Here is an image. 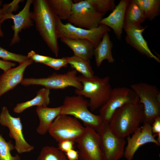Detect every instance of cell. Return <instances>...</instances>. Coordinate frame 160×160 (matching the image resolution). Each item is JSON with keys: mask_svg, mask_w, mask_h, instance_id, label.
Listing matches in <instances>:
<instances>
[{"mask_svg": "<svg viewBox=\"0 0 160 160\" xmlns=\"http://www.w3.org/2000/svg\"><path fill=\"white\" fill-rule=\"evenodd\" d=\"M32 19L37 30L48 47L57 57L59 52L56 26L58 16L48 0H33Z\"/></svg>", "mask_w": 160, "mask_h": 160, "instance_id": "cell-1", "label": "cell"}, {"mask_svg": "<svg viewBox=\"0 0 160 160\" xmlns=\"http://www.w3.org/2000/svg\"><path fill=\"white\" fill-rule=\"evenodd\" d=\"M143 121V106L139 101L127 103L117 109L109 124L116 135L124 138L132 134Z\"/></svg>", "mask_w": 160, "mask_h": 160, "instance_id": "cell-2", "label": "cell"}, {"mask_svg": "<svg viewBox=\"0 0 160 160\" xmlns=\"http://www.w3.org/2000/svg\"><path fill=\"white\" fill-rule=\"evenodd\" d=\"M78 78L83 87L81 89H75V92L89 99V105L92 111L101 107L107 101L112 89L109 76L101 78L94 76L87 78L81 75Z\"/></svg>", "mask_w": 160, "mask_h": 160, "instance_id": "cell-3", "label": "cell"}, {"mask_svg": "<svg viewBox=\"0 0 160 160\" xmlns=\"http://www.w3.org/2000/svg\"><path fill=\"white\" fill-rule=\"evenodd\" d=\"M61 107L60 114L73 116L82 121L85 126L96 131L104 122L100 115H95L89 110V102L83 96H66Z\"/></svg>", "mask_w": 160, "mask_h": 160, "instance_id": "cell-4", "label": "cell"}, {"mask_svg": "<svg viewBox=\"0 0 160 160\" xmlns=\"http://www.w3.org/2000/svg\"><path fill=\"white\" fill-rule=\"evenodd\" d=\"M131 88L136 93L143 106V123L151 125L160 116V92L156 87L141 82L132 84Z\"/></svg>", "mask_w": 160, "mask_h": 160, "instance_id": "cell-5", "label": "cell"}, {"mask_svg": "<svg viewBox=\"0 0 160 160\" xmlns=\"http://www.w3.org/2000/svg\"><path fill=\"white\" fill-rule=\"evenodd\" d=\"M96 132L100 137L102 160H119L124 156L125 139L116 135L109 124L104 122Z\"/></svg>", "mask_w": 160, "mask_h": 160, "instance_id": "cell-6", "label": "cell"}, {"mask_svg": "<svg viewBox=\"0 0 160 160\" xmlns=\"http://www.w3.org/2000/svg\"><path fill=\"white\" fill-rule=\"evenodd\" d=\"M85 127L77 119L60 114L54 120L48 132L58 143L63 140H76L84 132Z\"/></svg>", "mask_w": 160, "mask_h": 160, "instance_id": "cell-7", "label": "cell"}, {"mask_svg": "<svg viewBox=\"0 0 160 160\" xmlns=\"http://www.w3.org/2000/svg\"><path fill=\"white\" fill-rule=\"evenodd\" d=\"M77 75V71L73 69L63 74L54 73L46 78H24L21 83L25 86L41 85L50 90L63 89L70 87L81 89L83 85Z\"/></svg>", "mask_w": 160, "mask_h": 160, "instance_id": "cell-8", "label": "cell"}, {"mask_svg": "<svg viewBox=\"0 0 160 160\" xmlns=\"http://www.w3.org/2000/svg\"><path fill=\"white\" fill-rule=\"evenodd\" d=\"M139 101L135 92L131 88L119 87L112 89L109 97L99 111L103 122L109 124L115 111L127 103Z\"/></svg>", "mask_w": 160, "mask_h": 160, "instance_id": "cell-9", "label": "cell"}, {"mask_svg": "<svg viewBox=\"0 0 160 160\" xmlns=\"http://www.w3.org/2000/svg\"><path fill=\"white\" fill-rule=\"evenodd\" d=\"M104 14L97 12L88 0L73 3L68 21L78 28L90 29L97 27Z\"/></svg>", "mask_w": 160, "mask_h": 160, "instance_id": "cell-10", "label": "cell"}, {"mask_svg": "<svg viewBox=\"0 0 160 160\" xmlns=\"http://www.w3.org/2000/svg\"><path fill=\"white\" fill-rule=\"evenodd\" d=\"M0 124L9 129V136L15 140L14 149L18 154L29 152L34 149V146L28 143L24 137L20 117L12 116L5 106L2 108L0 114Z\"/></svg>", "mask_w": 160, "mask_h": 160, "instance_id": "cell-11", "label": "cell"}, {"mask_svg": "<svg viewBox=\"0 0 160 160\" xmlns=\"http://www.w3.org/2000/svg\"><path fill=\"white\" fill-rule=\"evenodd\" d=\"M85 127L84 132L75 141L79 157L82 160H102L98 134L93 128Z\"/></svg>", "mask_w": 160, "mask_h": 160, "instance_id": "cell-12", "label": "cell"}, {"mask_svg": "<svg viewBox=\"0 0 160 160\" xmlns=\"http://www.w3.org/2000/svg\"><path fill=\"white\" fill-rule=\"evenodd\" d=\"M131 137H127V145L125 148L124 156L127 160H132L138 148L148 143H153L160 146V143L152 132L151 125L143 123L132 134Z\"/></svg>", "mask_w": 160, "mask_h": 160, "instance_id": "cell-13", "label": "cell"}, {"mask_svg": "<svg viewBox=\"0 0 160 160\" xmlns=\"http://www.w3.org/2000/svg\"><path fill=\"white\" fill-rule=\"evenodd\" d=\"M146 28V26L143 27L141 25L128 24L124 25L123 29L126 34V42L141 54L160 63L159 58L152 52L147 41L143 37V33Z\"/></svg>", "mask_w": 160, "mask_h": 160, "instance_id": "cell-14", "label": "cell"}, {"mask_svg": "<svg viewBox=\"0 0 160 160\" xmlns=\"http://www.w3.org/2000/svg\"><path fill=\"white\" fill-rule=\"evenodd\" d=\"M33 0H27L23 9L17 14H12L4 15V21L8 19L13 20L14 24L12 26L14 34L10 45L15 44L20 40L19 33L23 29H26L33 25V21L32 19V12H30L31 5Z\"/></svg>", "mask_w": 160, "mask_h": 160, "instance_id": "cell-15", "label": "cell"}, {"mask_svg": "<svg viewBox=\"0 0 160 160\" xmlns=\"http://www.w3.org/2000/svg\"><path fill=\"white\" fill-rule=\"evenodd\" d=\"M33 62L31 60L28 59L17 67L4 72L0 77V97L21 83L25 69Z\"/></svg>", "mask_w": 160, "mask_h": 160, "instance_id": "cell-16", "label": "cell"}, {"mask_svg": "<svg viewBox=\"0 0 160 160\" xmlns=\"http://www.w3.org/2000/svg\"><path fill=\"white\" fill-rule=\"evenodd\" d=\"M129 0H121L111 13L100 20V24L104 25L113 30L116 37L121 39L124 25L125 12Z\"/></svg>", "mask_w": 160, "mask_h": 160, "instance_id": "cell-17", "label": "cell"}, {"mask_svg": "<svg viewBox=\"0 0 160 160\" xmlns=\"http://www.w3.org/2000/svg\"><path fill=\"white\" fill-rule=\"evenodd\" d=\"M60 39L72 50L74 55L87 60H90L94 56V47L92 43L87 40L64 38Z\"/></svg>", "mask_w": 160, "mask_h": 160, "instance_id": "cell-18", "label": "cell"}, {"mask_svg": "<svg viewBox=\"0 0 160 160\" xmlns=\"http://www.w3.org/2000/svg\"><path fill=\"white\" fill-rule=\"evenodd\" d=\"M61 106L55 108H49L47 106H37L36 112L39 120L37 128V132L41 135L47 132L54 120L60 115Z\"/></svg>", "mask_w": 160, "mask_h": 160, "instance_id": "cell-19", "label": "cell"}, {"mask_svg": "<svg viewBox=\"0 0 160 160\" xmlns=\"http://www.w3.org/2000/svg\"><path fill=\"white\" fill-rule=\"evenodd\" d=\"M113 47V43L110 39L109 32H106L100 42L94 49V55L97 67H100L104 60H107L111 63L115 61L112 52Z\"/></svg>", "mask_w": 160, "mask_h": 160, "instance_id": "cell-20", "label": "cell"}, {"mask_svg": "<svg viewBox=\"0 0 160 160\" xmlns=\"http://www.w3.org/2000/svg\"><path fill=\"white\" fill-rule=\"evenodd\" d=\"M111 30L109 27L100 24L97 27L90 29L79 28L69 39L87 40L92 43L95 48L100 42L105 33Z\"/></svg>", "mask_w": 160, "mask_h": 160, "instance_id": "cell-21", "label": "cell"}, {"mask_svg": "<svg viewBox=\"0 0 160 160\" xmlns=\"http://www.w3.org/2000/svg\"><path fill=\"white\" fill-rule=\"evenodd\" d=\"M50 89L43 87L37 93L36 97L31 100L17 104L13 109V111L17 113L23 112L26 109L34 106H47L50 102Z\"/></svg>", "mask_w": 160, "mask_h": 160, "instance_id": "cell-22", "label": "cell"}, {"mask_svg": "<svg viewBox=\"0 0 160 160\" xmlns=\"http://www.w3.org/2000/svg\"><path fill=\"white\" fill-rule=\"evenodd\" d=\"M144 14L135 0H129L125 12L124 25H141L145 20Z\"/></svg>", "mask_w": 160, "mask_h": 160, "instance_id": "cell-23", "label": "cell"}, {"mask_svg": "<svg viewBox=\"0 0 160 160\" xmlns=\"http://www.w3.org/2000/svg\"><path fill=\"white\" fill-rule=\"evenodd\" d=\"M68 63L71 68L87 78H92L94 75L90 60H85L75 55L67 57Z\"/></svg>", "mask_w": 160, "mask_h": 160, "instance_id": "cell-24", "label": "cell"}, {"mask_svg": "<svg viewBox=\"0 0 160 160\" xmlns=\"http://www.w3.org/2000/svg\"><path fill=\"white\" fill-rule=\"evenodd\" d=\"M52 8L61 20H66L70 17L73 3L72 0H48Z\"/></svg>", "mask_w": 160, "mask_h": 160, "instance_id": "cell-25", "label": "cell"}, {"mask_svg": "<svg viewBox=\"0 0 160 160\" xmlns=\"http://www.w3.org/2000/svg\"><path fill=\"white\" fill-rule=\"evenodd\" d=\"M146 19L152 21L160 14V0H135Z\"/></svg>", "mask_w": 160, "mask_h": 160, "instance_id": "cell-26", "label": "cell"}, {"mask_svg": "<svg viewBox=\"0 0 160 160\" xmlns=\"http://www.w3.org/2000/svg\"><path fill=\"white\" fill-rule=\"evenodd\" d=\"M36 160H68L63 152L57 148L46 146L44 147Z\"/></svg>", "mask_w": 160, "mask_h": 160, "instance_id": "cell-27", "label": "cell"}, {"mask_svg": "<svg viewBox=\"0 0 160 160\" xmlns=\"http://www.w3.org/2000/svg\"><path fill=\"white\" fill-rule=\"evenodd\" d=\"M11 141L7 142L0 134V160H20L19 155H12L11 151L14 149Z\"/></svg>", "mask_w": 160, "mask_h": 160, "instance_id": "cell-28", "label": "cell"}, {"mask_svg": "<svg viewBox=\"0 0 160 160\" xmlns=\"http://www.w3.org/2000/svg\"><path fill=\"white\" fill-rule=\"evenodd\" d=\"M79 28L70 23L63 24L58 17L56 32L58 38H70L71 36Z\"/></svg>", "mask_w": 160, "mask_h": 160, "instance_id": "cell-29", "label": "cell"}, {"mask_svg": "<svg viewBox=\"0 0 160 160\" xmlns=\"http://www.w3.org/2000/svg\"><path fill=\"white\" fill-rule=\"evenodd\" d=\"M94 9L104 15L108 11H112L116 6L114 0H88Z\"/></svg>", "mask_w": 160, "mask_h": 160, "instance_id": "cell-30", "label": "cell"}, {"mask_svg": "<svg viewBox=\"0 0 160 160\" xmlns=\"http://www.w3.org/2000/svg\"><path fill=\"white\" fill-rule=\"evenodd\" d=\"M0 57L4 60L14 61L18 63L19 64L28 59L27 55L10 52L0 47Z\"/></svg>", "mask_w": 160, "mask_h": 160, "instance_id": "cell-31", "label": "cell"}, {"mask_svg": "<svg viewBox=\"0 0 160 160\" xmlns=\"http://www.w3.org/2000/svg\"><path fill=\"white\" fill-rule=\"evenodd\" d=\"M67 57L60 58H53L49 61L44 64L50 67L55 70H59L63 67H66L68 64Z\"/></svg>", "mask_w": 160, "mask_h": 160, "instance_id": "cell-32", "label": "cell"}, {"mask_svg": "<svg viewBox=\"0 0 160 160\" xmlns=\"http://www.w3.org/2000/svg\"><path fill=\"white\" fill-rule=\"evenodd\" d=\"M22 1L21 0H14L10 3L3 5L1 8L2 15H4L12 14L13 12L17 11L19 8V3Z\"/></svg>", "mask_w": 160, "mask_h": 160, "instance_id": "cell-33", "label": "cell"}, {"mask_svg": "<svg viewBox=\"0 0 160 160\" xmlns=\"http://www.w3.org/2000/svg\"><path fill=\"white\" fill-rule=\"evenodd\" d=\"M27 56L28 59L31 60L35 63L44 64L49 61L52 58L49 56L38 54L33 50H31L29 52Z\"/></svg>", "mask_w": 160, "mask_h": 160, "instance_id": "cell-34", "label": "cell"}, {"mask_svg": "<svg viewBox=\"0 0 160 160\" xmlns=\"http://www.w3.org/2000/svg\"><path fill=\"white\" fill-rule=\"evenodd\" d=\"M75 142L71 140H66L58 143V148L61 151L65 153L74 149Z\"/></svg>", "mask_w": 160, "mask_h": 160, "instance_id": "cell-35", "label": "cell"}, {"mask_svg": "<svg viewBox=\"0 0 160 160\" xmlns=\"http://www.w3.org/2000/svg\"><path fill=\"white\" fill-rule=\"evenodd\" d=\"M151 126L152 133L157 135V140L160 143V116L155 119Z\"/></svg>", "mask_w": 160, "mask_h": 160, "instance_id": "cell-36", "label": "cell"}, {"mask_svg": "<svg viewBox=\"0 0 160 160\" xmlns=\"http://www.w3.org/2000/svg\"><path fill=\"white\" fill-rule=\"evenodd\" d=\"M16 64L9 61L2 60H0V68L4 72H5L9 69L15 67Z\"/></svg>", "mask_w": 160, "mask_h": 160, "instance_id": "cell-37", "label": "cell"}, {"mask_svg": "<svg viewBox=\"0 0 160 160\" xmlns=\"http://www.w3.org/2000/svg\"><path fill=\"white\" fill-rule=\"evenodd\" d=\"M68 160H78L79 159V154L78 151L73 149L65 153Z\"/></svg>", "mask_w": 160, "mask_h": 160, "instance_id": "cell-38", "label": "cell"}, {"mask_svg": "<svg viewBox=\"0 0 160 160\" xmlns=\"http://www.w3.org/2000/svg\"><path fill=\"white\" fill-rule=\"evenodd\" d=\"M2 1L1 0L0 1V21L1 23L4 22L3 20L4 15L2 14L1 10V6L2 4Z\"/></svg>", "mask_w": 160, "mask_h": 160, "instance_id": "cell-39", "label": "cell"}, {"mask_svg": "<svg viewBox=\"0 0 160 160\" xmlns=\"http://www.w3.org/2000/svg\"><path fill=\"white\" fill-rule=\"evenodd\" d=\"M1 23L0 21V36L3 37L4 36V34L3 31H2L1 28Z\"/></svg>", "mask_w": 160, "mask_h": 160, "instance_id": "cell-40", "label": "cell"}, {"mask_svg": "<svg viewBox=\"0 0 160 160\" xmlns=\"http://www.w3.org/2000/svg\"><path fill=\"white\" fill-rule=\"evenodd\" d=\"M78 160H81V159L79 160V159H78Z\"/></svg>", "mask_w": 160, "mask_h": 160, "instance_id": "cell-41", "label": "cell"}]
</instances>
